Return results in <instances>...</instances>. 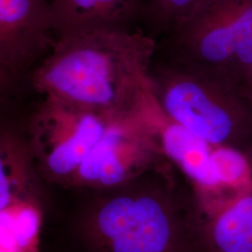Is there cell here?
Segmentation results:
<instances>
[{"label":"cell","instance_id":"3957f363","mask_svg":"<svg viewBox=\"0 0 252 252\" xmlns=\"http://www.w3.org/2000/svg\"><path fill=\"white\" fill-rule=\"evenodd\" d=\"M150 81L165 117L209 144L233 147L251 156L252 104L224 75L167 54L154 57Z\"/></svg>","mask_w":252,"mask_h":252},{"label":"cell","instance_id":"4fadbf2b","mask_svg":"<svg viewBox=\"0 0 252 252\" xmlns=\"http://www.w3.org/2000/svg\"><path fill=\"white\" fill-rule=\"evenodd\" d=\"M240 92L248 101H250L252 104V69L243 85L241 86Z\"/></svg>","mask_w":252,"mask_h":252},{"label":"cell","instance_id":"277c9868","mask_svg":"<svg viewBox=\"0 0 252 252\" xmlns=\"http://www.w3.org/2000/svg\"><path fill=\"white\" fill-rule=\"evenodd\" d=\"M167 40L168 55L211 67L240 91L252 69V0H211Z\"/></svg>","mask_w":252,"mask_h":252},{"label":"cell","instance_id":"9c48e42d","mask_svg":"<svg viewBox=\"0 0 252 252\" xmlns=\"http://www.w3.org/2000/svg\"><path fill=\"white\" fill-rule=\"evenodd\" d=\"M44 181L25 130L2 120L0 127L1 212L26 207L41 210Z\"/></svg>","mask_w":252,"mask_h":252},{"label":"cell","instance_id":"8992f818","mask_svg":"<svg viewBox=\"0 0 252 252\" xmlns=\"http://www.w3.org/2000/svg\"><path fill=\"white\" fill-rule=\"evenodd\" d=\"M153 97L143 112L110 124L76 173L70 188H115L167 161L153 123Z\"/></svg>","mask_w":252,"mask_h":252},{"label":"cell","instance_id":"8fae6325","mask_svg":"<svg viewBox=\"0 0 252 252\" xmlns=\"http://www.w3.org/2000/svg\"><path fill=\"white\" fill-rule=\"evenodd\" d=\"M197 208L204 252H252V189L230 202Z\"/></svg>","mask_w":252,"mask_h":252},{"label":"cell","instance_id":"7c38bea8","mask_svg":"<svg viewBox=\"0 0 252 252\" xmlns=\"http://www.w3.org/2000/svg\"><path fill=\"white\" fill-rule=\"evenodd\" d=\"M146 24L153 32L170 36L207 7L211 0H146Z\"/></svg>","mask_w":252,"mask_h":252},{"label":"cell","instance_id":"5bb4252c","mask_svg":"<svg viewBox=\"0 0 252 252\" xmlns=\"http://www.w3.org/2000/svg\"><path fill=\"white\" fill-rule=\"evenodd\" d=\"M250 159H251V161H252V153L251 154V156H250Z\"/></svg>","mask_w":252,"mask_h":252},{"label":"cell","instance_id":"5b68a950","mask_svg":"<svg viewBox=\"0 0 252 252\" xmlns=\"http://www.w3.org/2000/svg\"><path fill=\"white\" fill-rule=\"evenodd\" d=\"M114 121L42 96L30 112L25 133L46 182L70 188L81 164Z\"/></svg>","mask_w":252,"mask_h":252},{"label":"cell","instance_id":"6da1fadb","mask_svg":"<svg viewBox=\"0 0 252 252\" xmlns=\"http://www.w3.org/2000/svg\"><path fill=\"white\" fill-rule=\"evenodd\" d=\"M157 50L140 27L81 32L59 37L28 80L41 96L111 120L131 117L153 100L150 70Z\"/></svg>","mask_w":252,"mask_h":252},{"label":"cell","instance_id":"7a4b0ae2","mask_svg":"<svg viewBox=\"0 0 252 252\" xmlns=\"http://www.w3.org/2000/svg\"><path fill=\"white\" fill-rule=\"evenodd\" d=\"M163 162L98 193L83 210L79 234L89 252H204L193 191Z\"/></svg>","mask_w":252,"mask_h":252},{"label":"cell","instance_id":"30bf717a","mask_svg":"<svg viewBox=\"0 0 252 252\" xmlns=\"http://www.w3.org/2000/svg\"><path fill=\"white\" fill-rule=\"evenodd\" d=\"M58 38L103 28H136L147 20L146 0H51Z\"/></svg>","mask_w":252,"mask_h":252},{"label":"cell","instance_id":"ba28073f","mask_svg":"<svg viewBox=\"0 0 252 252\" xmlns=\"http://www.w3.org/2000/svg\"><path fill=\"white\" fill-rule=\"evenodd\" d=\"M153 118L162 154L188 180L196 201L205 205L221 203L223 194L215 170L214 145L165 117L154 98Z\"/></svg>","mask_w":252,"mask_h":252},{"label":"cell","instance_id":"52a82bcc","mask_svg":"<svg viewBox=\"0 0 252 252\" xmlns=\"http://www.w3.org/2000/svg\"><path fill=\"white\" fill-rule=\"evenodd\" d=\"M57 40L51 0H0L1 94L29 79Z\"/></svg>","mask_w":252,"mask_h":252}]
</instances>
